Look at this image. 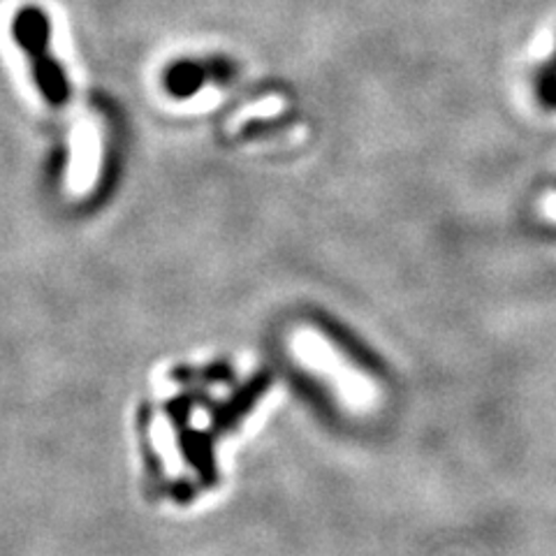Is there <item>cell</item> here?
<instances>
[{"label": "cell", "instance_id": "obj_1", "mask_svg": "<svg viewBox=\"0 0 556 556\" xmlns=\"http://www.w3.org/2000/svg\"><path fill=\"white\" fill-rule=\"evenodd\" d=\"M294 357L308 369H318L332 386H337V392L341 402L357 413L371 410L378 404V388L376 382L367 376H362L357 369L348 367L343 357L329 345L318 332L313 329H300L290 341Z\"/></svg>", "mask_w": 556, "mask_h": 556}, {"label": "cell", "instance_id": "obj_2", "mask_svg": "<svg viewBox=\"0 0 556 556\" xmlns=\"http://www.w3.org/2000/svg\"><path fill=\"white\" fill-rule=\"evenodd\" d=\"M14 38L28 51L35 81H38L45 98L54 104L65 102L70 89H67V79L63 75L61 65L49 56L47 16L35 8L22 10L14 20Z\"/></svg>", "mask_w": 556, "mask_h": 556}, {"label": "cell", "instance_id": "obj_3", "mask_svg": "<svg viewBox=\"0 0 556 556\" xmlns=\"http://www.w3.org/2000/svg\"><path fill=\"white\" fill-rule=\"evenodd\" d=\"M204 79H206V73H204L202 67H198V65H193V63H184V65L172 70L167 84H169V89H172L174 93L190 96V93L200 89Z\"/></svg>", "mask_w": 556, "mask_h": 556}, {"label": "cell", "instance_id": "obj_4", "mask_svg": "<svg viewBox=\"0 0 556 556\" xmlns=\"http://www.w3.org/2000/svg\"><path fill=\"white\" fill-rule=\"evenodd\" d=\"M535 91H538V96L543 98L545 104H552V108H556V59L543 70L541 77H538Z\"/></svg>", "mask_w": 556, "mask_h": 556}]
</instances>
